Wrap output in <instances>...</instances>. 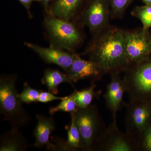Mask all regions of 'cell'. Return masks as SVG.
Masks as SVG:
<instances>
[{
    "mask_svg": "<svg viewBox=\"0 0 151 151\" xmlns=\"http://www.w3.org/2000/svg\"><path fill=\"white\" fill-rule=\"evenodd\" d=\"M52 0H37V2H40L43 6L44 8L47 12L49 8V4L51 2Z\"/></svg>",
    "mask_w": 151,
    "mask_h": 151,
    "instance_id": "484cf974",
    "label": "cell"
},
{
    "mask_svg": "<svg viewBox=\"0 0 151 151\" xmlns=\"http://www.w3.org/2000/svg\"><path fill=\"white\" fill-rule=\"evenodd\" d=\"M71 122L67 129L66 141L58 140L56 142L57 150L81 151V139L80 132L76 123L73 112L70 113Z\"/></svg>",
    "mask_w": 151,
    "mask_h": 151,
    "instance_id": "2e32d148",
    "label": "cell"
},
{
    "mask_svg": "<svg viewBox=\"0 0 151 151\" xmlns=\"http://www.w3.org/2000/svg\"><path fill=\"white\" fill-rule=\"evenodd\" d=\"M41 91L33 88L27 84L25 83L24 89L20 94H18L19 99L22 103H29L38 102Z\"/></svg>",
    "mask_w": 151,
    "mask_h": 151,
    "instance_id": "44dd1931",
    "label": "cell"
},
{
    "mask_svg": "<svg viewBox=\"0 0 151 151\" xmlns=\"http://www.w3.org/2000/svg\"><path fill=\"white\" fill-rule=\"evenodd\" d=\"M123 80L129 100L151 99V60L128 68Z\"/></svg>",
    "mask_w": 151,
    "mask_h": 151,
    "instance_id": "277c9868",
    "label": "cell"
},
{
    "mask_svg": "<svg viewBox=\"0 0 151 151\" xmlns=\"http://www.w3.org/2000/svg\"><path fill=\"white\" fill-rule=\"evenodd\" d=\"M42 82L46 85L48 91L52 94H57L59 92L58 87L60 84L67 83L73 86L67 73H63L57 69H47L45 71Z\"/></svg>",
    "mask_w": 151,
    "mask_h": 151,
    "instance_id": "e0dca14e",
    "label": "cell"
},
{
    "mask_svg": "<svg viewBox=\"0 0 151 151\" xmlns=\"http://www.w3.org/2000/svg\"><path fill=\"white\" fill-rule=\"evenodd\" d=\"M73 113L81 136V151H95L107 127L97 105L78 108Z\"/></svg>",
    "mask_w": 151,
    "mask_h": 151,
    "instance_id": "3957f363",
    "label": "cell"
},
{
    "mask_svg": "<svg viewBox=\"0 0 151 151\" xmlns=\"http://www.w3.org/2000/svg\"><path fill=\"white\" fill-rule=\"evenodd\" d=\"M129 68L149 59L151 55V35L148 29L124 32Z\"/></svg>",
    "mask_w": 151,
    "mask_h": 151,
    "instance_id": "52a82bcc",
    "label": "cell"
},
{
    "mask_svg": "<svg viewBox=\"0 0 151 151\" xmlns=\"http://www.w3.org/2000/svg\"><path fill=\"white\" fill-rule=\"evenodd\" d=\"M139 151H151V121L140 143Z\"/></svg>",
    "mask_w": 151,
    "mask_h": 151,
    "instance_id": "603a6c76",
    "label": "cell"
},
{
    "mask_svg": "<svg viewBox=\"0 0 151 151\" xmlns=\"http://www.w3.org/2000/svg\"><path fill=\"white\" fill-rule=\"evenodd\" d=\"M132 14L141 21L143 29H148L151 27V5L136 6L132 11Z\"/></svg>",
    "mask_w": 151,
    "mask_h": 151,
    "instance_id": "ffe728a7",
    "label": "cell"
},
{
    "mask_svg": "<svg viewBox=\"0 0 151 151\" xmlns=\"http://www.w3.org/2000/svg\"><path fill=\"white\" fill-rule=\"evenodd\" d=\"M133 0H109L111 15L113 17H120L123 14Z\"/></svg>",
    "mask_w": 151,
    "mask_h": 151,
    "instance_id": "7402d4cb",
    "label": "cell"
},
{
    "mask_svg": "<svg viewBox=\"0 0 151 151\" xmlns=\"http://www.w3.org/2000/svg\"><path fill=\"white\" fill-rule=\"evenodd\" d=\"M78 108L76 102L75 92H74L69 96H66L55 107L50 108L49 113L52 116L58 112H68L70 113L75 112Z\"/></svg>",
    "mask_w": 151,
    "mask_h": 151,
    "instance_id": "d6986e66",
    "label": "cell"
},
{
    "mask_svg": "<svg viewBox=\"0 0 151 151\" xmlns=\"http://www.w3.org/2000/svg\"><path fill=\"white\" fill-rule=\"evenodd\" d=\"M18 1L26 9L29 16H31L32 14L30 13L31 6L33 2H37V0H18Z\"/></svg>",
    "mask_w": 151,
    "mask_h": 151,
    "instance_id": "d4e9b609",
    "label": "cell"
},
{
    "mask_svg": "<svg viewBox=\"0 0 151 151\" xmlns=\"http://www.w3.org/2000/svg\"><path fill=\"white\" fill-rule=\"evenodd\" d=\"M36 117L37 124L34 132L35 142L33 146L37 148L46 147L49 150H57L56 145L50 141V134L55 129V123L53 117H47L40 114Z\"/></svg>",
    "mask_w": 151,
    "mask_h": 151,
    "instance_id": "4fadbf2b",
    "label": "cell"
},
{
    "mask_svg": "<svg viewBox=\"0 0 151 151\" xmlns=\"http://www.w3.org/2000/svg\"><path fill=\"white\" fill-rule=\"evenodd\" d=\"M124 122L126 132L139 145L151 121V99L129 100Z\"/></svg>",
    "mask_w": 151,
    "mask_h": 151,
    "instance_id": "5b68a950",
    "label": "cell"
},
{
    "mask_svg": "<svg viewBox=\"0 0 151 151\" xmlns=\"http://www.w3.org/2000/svg\"><path fill=\"white\" fill-rule=\"evenodd\" d=\"M24 45L39 55L45 62L55 64L67 72L73 63L74 52L51 45L43 47L35 44L25 42Z\"/></svg>",
    "mask_w": 151,
    "mask_h": 151,
    "instance_id": "30bf717a",
    "label": "cell"
},
{
    "mask_svg": "<svg viewBox=\"0 0 151 151\" xmlns=\"http://www.w3.org/2000/svg\"><path fill=\"white\" fill-rule=\"evenodd\" d=\"M86 53L104 74H120L129 68L124 32L117 28L103 31L91 42Z\"/></svg>",
    "mask_w": 151,
    "mask_h": 151,
    "instance_id": "6da1fadb",
    "label": "cell"
},
{
    "mask_svg": "<svg viewBox=\"0 0 151 151\" xmlns=\"http://www.w3.org/2000/svg\"><path fill=\"white\" fill-rule=\"evenodd\" d=\"M28 147L27 141L19 129H12L1 135L0 151H23Z\"/></svg>",
    "mask_w": 151,
    "mask_h": 151,
    "instance_id": "5bb4252c",
    "label": "cell"
},
{
    "mask_svg": "<svg viewBox=\"0 0 151 151\" xmlns=\"http://www.w3.org/2000/svg\"><path fill=\"white\" fill-rule=\"evenodd\" d=\"M17 77L2 75L0 78V113L13 129H19L29 123V114L23 107L17 91Z\"/></svg>",
    "mask_w": 151,
    "mask_h": 151,
    "instance_id": "7a4b0ae2",
    "label": "cell"
},
{
    "mask_svg": "<svg viewBox=\"0 0 151 151\" xmlns=\"http://www.w3.org/2000/svg\"><path fill=\"white\" fill-rule=\"evenodd\" d=\"M111 15L109 0H92L83 17V21L92 32L104 30Z\"/></svg>",
    "mask_w": 151,
    "mask_h": 151,
    "instance_id": "9c48e42d",
    "label": "cell"
},
{
    "mask_svg": "<svg viewBox=\"0 0 151 151\" xmlns=\"http://www.w3.org/2000/svg\"><path fill=\"white\" fill-rule=\"evenodd\" d=\"M44 22L52 45L73 52L82 41L80 32L70 21L49 15Z\"/></svg>",
    "mask_w": 151,
    "mask_h": 151,
    "instance_id": "8992f818",
    "label": "cell"
},
{
    "mask_svg": "<svg viewBox=\"0 0 151 151\" xmlns=\"http://www.w3.org/2000/svg\"><path fill=\"white\" fill-rule=\"evenodd\" d=\"M146 5H151V0H142Z\"/></svg>",
    "mask_w": 151,
    "mask_h": 151,
    "instance_id": "4316f807",
    "label": "cell"
},
{
    "mask_svg": "<svg viewBox=\"0 0 151 151\" xmlns=\"http://www.w3.org/2000/svg\"><path fill=\"white\" fill-rule=\"evenodd\" d=\"M96 86L94 83H92L90 87L81 91L75 89L76 102L78 108H86L91 105L94 99L99 98L102 92L101 91H95L94 89Z\"/></svg>",
    "mask_w": 151,
    "mask_h": 151,
    "instance_id": "ac0fdd59",
    "label": "cell"
},
{
    "mask_svg": "<svg viewBox=\"0 0 151 151\" xmlns=\"http://www.w3.org/2000/svg\"><path fill=\"white\" fill-rule=\"evenodd\" d=\"M107 127L95 151H137L139 145L127 133L120 131L117 123V118Z\"/></svg>",
    "mask_w": 151,
    "mask_h": 151,
    "instance_id": "ba28073f",
    "label": "cell"
},
{
    "mask_svg": "<svg viewBox=\"0 0 151 151\" xmlns=\"http://www.w3.org/2000/svg\"><path fill=\"white\" fill-rule=\"evenodd\" d=\"M83 0H56L48 8L49 15L70 21L74 15Z\"/></svg>",
    "mask_w": 151,
    "mask_h": 151,
    "instance_id": "9a60e30c",
    "label": "cell"
},
{
    "mask_svg": "<svg viewBox=\"0 0 151 151\" xmlns=\"http://www.w3.org/2000/svg\"><path fill=\"white\" fill-rule=\"evenodd\" d=\"M119 73L111 74V81L107 85L104 95L105 105L111 111L113 118H117L118 111L126 107L127 103L124 100L126 92V86L123 78Z\"/></svg>",
    "mask_w": 151,
    "mask_h": 151,
    "instance_id": "8fae6325",
    "label": "cell"
},
{
    "mask_svg": "<svg viewBox=\"0 0 151 151\" xmlns=\"http://www.w3.org/2000/svg\"><path fill=\"white\" fill-rule=\"evenodd\" d=\"M65 97H58L55 96V94L51 92H43L41 91L38 102L41 103H48L56 100H63Z\"/></svg>",
    "mask_w": 151,
    "mask_h": 151,
    "instance_id": "cb8c5ba5",
    "label": "cell"
},
{
    "mask_svg": "<svg viewBox=\"0 0 151 151\" xmlns=\"http://www.w3.org/2000/svg\"><path fill=\"white\" fill-rule=\"evenodd\" d=\"M66 73L73 83L84 79H88L92 83H94L104 75L100 68L93 61L82 59L75 53L73 63Z\"/></svg>",
    "mask_w": 151,
    "mask_h": 151,
    "instance_id": "7c38bea8",
    "label": "cell"
}]
</instances>
